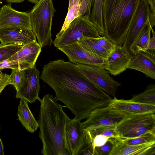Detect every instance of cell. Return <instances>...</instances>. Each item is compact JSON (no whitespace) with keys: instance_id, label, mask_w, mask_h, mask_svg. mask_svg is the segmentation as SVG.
<instances>
[{"instance_id":"e0dca14e","label":"cell","mask_w":155,"mask_h":155,"mask_svg":"<svg viewBox=\"0 0 155 155\" xmlns=\"http://www.w3.org/2000/svg\"><path fill=\"white\" fill-rule=\"evenodd\" d=\"M114 146L110 155H155V141L137 145L122 143L113 138Z\"/></svg>"},{"instance_id":"8992f818","label":"cell","mask_w":155,"mask_h":155,"mask_svg":"<svg viewBox=\"0 0 155 155\" xmlns=\"http://www.w3.org/2000/svg\"><path fill=\"white\" fill-rule=\"evenodd\" d=\"M119 136L133 137L149 132L155 133V113L125 117L116 126Z\"/></svg>"},{"instance_id":"60d3db41","label":"cell","mask_w":155,"mask_h":155,"mask_svg":"<svg viewBox=\"0 0 155 155\" xmlns=\"http://www.w3.org/2000/svg\"><path fill=\"white\" fill-rule=\"evenodd\" d=\"M0 2H1V0H0Z\"/></svg>"},{"instance_id":"f35d334b","label":"cell","mask_w":155,"mask_h":155,"mask_svg":"<svg viewBox=\"0 0 155 155\" xmlns=\"http://www.w3.org/2000/svg\"><path fill=\"white\" fill-rule=\"evenodd\" d=\"M25 0H6L7 2L10 5L13 3H21Z\"/></svg>"},{"instance_id":"cb8c5ba5","label":"cell","mask_w":155,"mask_h":155,"mask_svg":"<svg viewBox=\"0 0 155 155\" xmlns=\"http://www.w3.org/2000/svg\"><path fill=\"white\" fill-rule=\"evenodd\" d=\"M130 100L136 102L155 105V84H150L143 92L133 95Z\"/></svg>"},{"instance_id":"4316f807","label":"cell","mask_w":155,"mask_h":155,"mask_svg":"<svg viewBox=\"0 0 155 155\" xmlns=\"http://www.w3.org/2000/svg\"><path fill=\"white\" fill-rule=\"evenodd\" d=\"M116 125L100 127L88 131L92 136L101 135L110 138H116L119 136L116 130Z\"/></svg>"},{"instance_id":"ab89813d","label":"cell","mask_w":155,"mask_h":155,"mask_svg":"<svg viewBox=\"0 0 155 155\" xmlns=\"http://www.w3.org/2000/svg\"><path fill=\"white\" fill-rule=\"evenodd\" d=\"M28 1L34 3L35 4L39 0H27Z\"/></svg>"},{"instance_id":"6da1fadb","label":"cell","mask_w":155,"mask_h":155,"mask_svg":"<svg viewBox=\"0 0 155 155\" xmlns=\"http://www.w3.org/2000/svg\"><path fill=\"white\" fill-rule=\"evenodd\" d=\"M40 78L53 89L57 100L81 121L94 110L108 106L112 99L70 61L61 59L50 61L44 65Z\"/></svg>"},{"instance_id":"8d00e7d4","label":"cell","mask_w":155,"mask_h":155,"mask_svg":"<svg viewBox=\"0 0 155 155\" xmlns=\"http://www.w3.org/2000/svg\"><path fill=\"white\" fill-rule=\"evenodd\" d=\"M4 146L2 140L0 136V155H4Z\"/></svg>"},{"instance_id":"e575fe53","label":"cell","mask_w":155,"mask_h":155,"mask_svg":"<svg viewBox=\"0 0 155 155\" xmlns=\"http://www.w3.org/2000/svg\"><path fill=\"white\" fill-rule=\"evenodd\" d=\"M150 8L149 21L153 28L155 25V0H147Z\"/></svg>"},{"instance_id":"ba28073f","label":"cell","mask_w":155,"mask_h":155,"mask_svg":"<svg viewBox=\"0 0 155 155\" xmlns=\"http://www.w3.org/2000/svg\"><path fill=\"white\" fill-rule=\"evenodd\" d=\"M125 117L109 106L99 107L92 110L87 120L81 122L82 127L84 131H90L100 127L116 125Z\"/></svg>"},{"instance_id":"44dd1931","label":"cell","mask_w":155,"mask_h":155,"mask_svg":"<svg viewBox=\"0 0 155 155\" xmlns=\"http://www.w3.org/2000/svg\"><path fill=\"white\" fill-rule=\"evenodd\" d=\"M152 28L149 21L140 32L132 45V56L139 52H144L147 50L151 37Z\"/></svg>"},{"instance_id":"52a82bcc","label":"cell","mask_w":155,"mask_h":155,"mask_svg":"<svg viewBox=\"0 0 155 155\" xmlns=\"http://www.w3.org/2000/svg\"><path fill=\"white\" fill-rule=\"evenodd\" d=\"M79 72L85 77L106 93L114 97L121 84L110 76L105 69L95 66L74 63Z\"/></svg>"},{"instance_id":"2e32d148","label":"cell","mask_w":155,"mask_h":155,"mask_svg":"<svg viewBox=\"0 0 155 155\" xmlns=\"http://www.w3.org/2000/svg\"><path fill=\"white\" fill-rule=\"evenodd\" d=\"M0 41L3 44L15 43L22 45L37 42L32 30L16 28H0Z\"/></svg>"},{"instance_id":"83f0119b","label":"cell","mask_w":155,"mask_h":155,"mask_svg":"<svg viewBox=\"0 0 155 155\" xmlns=\"http://www.w3.org/2000/svg\"><path fill=\"white\" fill-rule=\"evenodd\" d=\"M80 4V2L76 3L68 9L66 17L59 32H62L65 30L72 21L79 16V12Z\"/></svg>"},{"instance_id":"836d02e7","label":"cell","mask_w":155,"mask_h":155,"mask_svg":"<svg viewBox=\"0 0 155 155\" xmlns=\"http://www.w3.org/2000/svg\"><path fill=\"white\" fill-rule=\"evenodd\" d=\"M86 131L87 132L91 139L94 152V149L96 147L103 145L106 143L108 139L110 138L109 137L101 135H97L94 136H92L90 134L88 131Z\"/></svg>"},{"instance_id":"4fadbf2b","label":"cell","mask_w":155,"mask_h":155,"mask_svg":"<svg viewBox=\"0 0 155 155\" xmlns=\"http://www.w3.org/2000/svg\"><path fill=\"white\" fill-rule=\"evenodd\" d=\"M65 138L71 155H78L85 143V131L81 120L74 118L67 123Z\"/></svg>"},{"instance_id":"8fae6325","label":"cell","mask_w":155,"mask_h":155,"mask_svg":"<svg viewBox=\"0 0 155 155\" xmlns=\"http://www.w3.org/2000/svg\"><path fill=\"white\" fill-rule=\"evenodd\" d=\"M58 48L64 53L72 63L106 68L105 59L85 49L78 43Z\"/></svg>"},{"instance_id":"484cf974","label":"cell","mask_w":155,"mask_h":155,"mask_svg":"<svg viewBox=\"0 0 155 155\" xmlns=\"http://www.w3.org/2000/svg\"><path fill=\"white\" fill-rule=\"evenodd\" d=\"M23 45L12 43L0 44V62L8 59L20 50Z\"/></svg>"},{"instance_id":"3957f363","label":"cell","mask_w":155,"mask_h":155,"mask_svg":"<svg viewBox=\"0 0 155 155\" xmlns=\"http://www.w3.org/2000/svg\"><path fill=\"white\" fill-rule=\"evenodd\" d=\"M140 0H103L104 35L114 44L123 45Z\"/></svg>"},{"instance_id":"f546056e","label":"cell","mask_w":155,"mask_h":155,"mask_svg":"<svg viewBox=\"0 0 155 155\" xmlns=\"http://www.w3.org/2000/svg\"><path fill=\"white\" fill-rule=\"evenodd\" d=\"M24 70L12 69L10 75L11 84L14 87L16 92L21 87Z\"/></svg>"},{"instance_id":"1f68e13d","label":"cell","mask_w":155,"mask_h":155,"mask_svg":"<svg viewBox=\"0 0 155 155\" xmlns=\"http://www.w3.org/2000/svg\"><path fill=\"white\" fill-rule=\"evenodd\" d=\"M152 35L150 37L147 50L143 52L153 62L155 63V33L151 28Z\"/></svg>"},{"instance_id":"d6a6232c","label":"cell","mask_w":155,"mask_h":155,"mask_svg":"<svg viewBox=\"0 0 155 155\" xmlns=\"http://www.w3.org/2000/svg\"><path fill=\"white\" fill-rule=\"evenodd\" d=\"M93 40L103 48L110 51L113 48L114 44L104 36L98 38H92Z\"/></svg>"},{"instance_id":"4dcf8cb0","label":"cell","mask_w":155,"mask_h":155,"mask_svg":"<svg viewBox=\"0 0 155 155\" xmlns=\"http://www.w3.org/2000/svg\"><path fill=\"white\" fill-rule=\"evenodd\" d=\"M113 138H109L103 145L96 147L94 155H110L114 146Z\"/></svg>"},{"instance_id":"ffe728a7","label":"cell","mask_w":155,"mask_h":155,"mask_svg":"<svg viewBox=\"0 0 155 155\" xmlns=\"http://www.w3.org/2000/svg\"><path fill=\"white\" fill-rule=\"evenodd\" d=\"M17 115L18 120L30 132L33 133L39 127L38 122L29 109L26 100L21 99L18 107Z\"/></svg>"},{"instance_id":"ac0fdd59","label":"cell","mask_w":155,"mask_h":155,"mask_svg":"<svg viewBox=\"0 0 155 155\" xmlns=\"http://www.w3.org/2000/svg\"><path fill=\"white\" fill-rule=\"evenodd\" d=\"M41 51V47L38 42H32L23 45L7 60L9 61H18L25 63L31 68L35 66Z\"/></svg>"},{"instance_id":"5b68a950","label":"cell","mask_w":155,"mask_h":155,"mask_svg":"<svg viewBox=\"0 0 155 155\" xmlns=\"http://www.w3.org/2000/svg\"><path fill=\"white\" fill-rule=\"evenodd\" d=\"M83 36L94 38L101 36L87 15L79 16L75 19L65 30L58 33L53 43L58 48L77 43Z\"/></svg>"},{"instance_id":"d4e9b609","label":"cell","mask_w":155,"mask_h":155,"mask_svg":"<svg viewBox=\"0 0 155 155\" xmlns=\"http://www.w3.org/2000/svg\"><path fill=\"white\" fill-rule=\"evenodd\" d=\"M120 142L128 145H137L155 141V133L149 132L133 137L119 136L116 138Z\"/></svg>"},{"instance_id":"9a60e30c","label":"cell","mask_w":155,"mask_h":155,"mask_svg":"<svg viewBox=\"0 0 155 155\" xmlns=\"http://www.w3.org/2000/svg\"><path fill=\"white\" fill-rule=\"evenodd\" d=\"M109 106L125 117L155 112V105L118 99L116 97L112 99Z\"/></svg>"},{"instance_id":"603a6c76","label":"cell","mask_w":155,"mask_h":155,"mask_svg":"<svg viewBox=\"0 0 155 155\" xmlns=\"http://www.w3.org/2000/svg\"><path fill=\"white\" fill-rule=\"evenodd\" d=\"M77 43L85 49L106 59L110 51L101 47L92 39V38L83 36Z\"/></svg>"},{"instance_id":"d590c367","label":"cell","mask_w":155,"mask_h":155,"mask_svg":"<svg viewBox=\"0 0 155 155\" xmlns=\"http://www.w3.org/2000/svg\"><path fill=\"white\" fill-rule=\"evenodd\" d=\"M11 84L10 75L3 73L0 70V94L8 85Z\"/></svg>"},{"instance_id":"9c48e42d","label":"cell","mask_w":155,"mask_h":155,"mask_svg":"<svg viewBox=\"0 0 155 155\" xmlns=\"http://www.w3.org/2000/svg\"><path fill=\"white\" fill-rule=\"evenodd\" d=\"M40 72L35 66L24 70L22 83L16 97L25 100L29 103L39 101L40 88Z\"/></svg>"},{"instance_id":"74e56055","label":"cell","mask_w":155,"mask_h":155,"mask_svg":"<svg viewBox=\"0 0 155 155\" xmlns=\"http://www.w3.org/2000/svg\"><path fill=\"white\" fill-rule=\"evenodd\" d=\"M81 0H69L68 9L70 8L76 3L80 2Z\"/></svg>"},{"instance_id":"5bb4252c","label":"cell","mask_w":155,"mask_h":155,"mask_svg":"<svg viewBox=\"0 0 155 155\" xmlns=\"http://www.w3.org/2000/svg\"><path fill=\"white\" fill-rule=\"evenodd\" d=\"M131 59V56L122 45L114 44L105 59V69L111 75H119L127 69Z\"/></svg>"},{"instance_id":"f1b7e54d","label":"cell","mask_w":155,"mask_h":155,"mask_svg":"<svg viewBox=\"0 0 155 155\" xmlns=\"http://www.w3.org/2000/svg\"><path fill=\"white\" fill-rule=\"evenodd\" d=\"M30 68L27 64L18 61H9L7 59L0 62V70L5 68L24 70Z\"/></svg>"},{"instance_id":"30bf717a","label":"cell","mask_w":155,"mask_h":155,"mask_svg":"<svg viewBox=\"0 0 155 155\" xmlns=\"http://www.w3.org/2000/svg\"><path fill=\"white\" fill-rule=\"evenodd\" d=\"M149 14L150 8L147 0H140L122 45L131 57L132 45L140 32L148 22Z\"/></svg>"},{"instance_id":"277c9868","label":"cell","mask_w":155,"mask_h":155,"mask_svg":"<svg viewBox=\"0 0 155 155\" xmlns=\"http://www.w3.org/2000/svg\"><path fill=\"white\" fill-rule=\"evenodd\" d=\"M30 12L32 30L41 48L51 46L53 42L51 29L52 18L56 12L52 0H39Z\"/></svg>"},{"instance_id":"7402d4cb","label":"cell","mask_w":155,"mask_h":155,"mask_svg":"<svg viewBox=\"0 0 155 155\" xmlns=\"http://www.w3.org/2000/svg\"><path fill=\"white\" fill-rule=\"evenodd\" d=\"M103 0H93L89 19L98 31L100 36H103L104 29L102 15Z\"/></svg>"},{"instance_id":"7c38bea8","label":"cell","mask_w":155,"mask_h":155,"mask_svg":"<svg viewBox=\"0 0 155 155\" xmlns=\"http://www.w3.org/2000/svg\"><path fill=\"white\" fill-rule=\"evenodd\" d=\"M5 28L32 30L30 12L17 11L10 4L3 5L0 8V28Z\"/></svg>"},{"instance_id":"d6986e66","label":"cell","mask_w":155,"mask_h":155,"mask_svg":"<svg viewBox=\"0 0 155 155\" xmlns=\"http://www.w3.org/2000/svg\"><path fill=\"white\" fill-rule=\"evenodd\" d=\"M127 69L137 70L147 77L155 79V63L143 52H139L131 57Z\"/></svg>"},{"instance_id":"7a4b0ae2","label":"cell","mask_w":155,"mask_h":155,"mask_svg":"<svg viewBox=\"0 0 155 155\" xmlns=\"http://www.w3.org/2000/svg\"><path fill=\"white\" fill-rule=\"evenodd\" d=\"M55 97L45 95L40 100L38 123L39 136L43 144L41 153L44 155H71L65 138V129L70 120Z\"/></svg>"}]
</instances>
